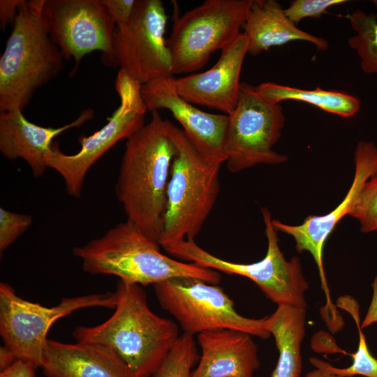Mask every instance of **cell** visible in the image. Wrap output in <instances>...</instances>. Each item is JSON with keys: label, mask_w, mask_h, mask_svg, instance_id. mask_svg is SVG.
<instances>
[{"label": "cell", "mask_w": 377, "mask_h": 377, "mask_svg": "<svg viewBox=\"0 0 377 377\" xmlns=\"http://www.w3.org/2000/svg\"><path fill=\"white\" fill-rule=\"evenodd\" d=\"M37 368L30 362L17 360L1 370L0 377H36Z\"/></svg>", "instance_id": "30"}, {"label": "cell", "mask_w": 377, "mask_h": 377, "mask_svg": "<svg viewBox=\"0 0 377 377\" xmlns=\"http://www.w3.org/2000/svg\"><path fill=\"white\" fill-rule=\"evenodd\" d=\"M253 0H206L177 17L166 40L173 75L201 70L241 33Z\"/></svg>", "instance_id": "7"}, {"label": "cell", "mask_w": 377, "mask_h": 377, "mask_svg": "<svg viewBox=\"0 0 377 377\" xmlns=\"http://www.w3.org/2000/svg\"><path fill=\"white\" fill-rule=\"evenodd\" d=\"M285 120L280 103L267 101L256 86L242 82L237 105L229 115L225 140L228 170L236 173L258 164L286 161V156L273 149Z\"/></svg>", "instance_id": "11"}, {"label": "cell", "mask_w": 377, "mask_h": 377, "mask_svg": "<svg viewBox=\"0 0 377 377\" xmlns=\"http://www.w3.org/2000/svg\"><path fill=\"white\" fill-rule=\"evenodd\" d=\"M33 223L31 215L0 208V251L2 253L24 233Z\"/></svg>", "instance_id": "27"}, {"label": "cell", "mask_w": 377, "mask_h": 377, "mask_svg": "<svg viewBox=\"0 0 377 377\" xmlns=\"http://www.w3.org/2000/svg\"><path fill=\"white\" fill-rule=\"evenodd\" d=\"M41 19L64 59H74V72L96 50L110 66L116 26L101 0H45Z\"/></svg>", "instance_id": "13"}, {"label": "cell", "mask_w": 377, "mask_h": 377, "mask_svg": "<svg viewBox=\"0 0 377 377\" xmlns=\"http://www.w3.org/2000/svg\"><path fill=\"white\" fill-rule=\"evenodd\" d=\"M267 239L265 257L253 263H239L220 258L202 247L194 239H184L163 249L179 260L196 263L202 267L228 274H236L252 280L265 295L279 305L307 307L306 292L309 284L300 259L287 260L280 249L277 230L272 224L271 213L262 209Z\"/></svg>", "instance_id": "6"}, {"label": "cell", "mask_w": 377, "mask_h": 377, "mask_svg": "<svg viewBox=\"0 0 377 377\" xmlns=\"http://www.w3.org/2000/svg\"><path fill=\"white\" fill-rule=\"evenodd\" d=\"M256 88L261 96L271 103L298 101L344 118L354 116L360 108L358 98L339 91L325 90L318 87L304 89L271 82L261 83Z\"/></svg>", "instance_id": "22"}, {"label": "cell", "mask_w": 377, "mask_h": 377, "mask_svg": "<svg viewBox=\"0 0 377 377\" xmlns=\"http://www.w3.org/2000/svg\"><path fill=\"white\" fill-rule=\"evenodd\" d=\"M115 293L64 297L59 304L47 307L19 297L8 283H0V335L3 346L15 360L40 367L47 332L58 319L89 307L114 309Z\"/></svg>", "instance_id": "10"}, {"label": "cell", "mask_w": 377, "mask_h": 377, "mask_svg": "<svg viewBox=\"0 0 377 377\" xmlns=\"http://www.w3.org/2000/svg\"><path fill=\"white\" fill-rule=\"evenodd\" d=\"M24 0H1L0 1V27L5 29L6 26L14 22L20 7Z\"/></svg>", "instance_id": "31"}, {"label": "cell", "mask_w": 377, "mask_h": 377, "mask_svg": "<svg viewBox=\"0 0 377 377\" xmlns=\"http://www.w3.org/2000/svg\"><path fill=\"white\" fill-rule=\"evenodd\" d=\"M73 252L82 261L85 272L116 276L128 283L154 285L174 277L190 276L218 284L221 279L216 270L163 254L156 242L128 220L102 237L75 246Z\"/></svg>", "instance_id": "3"}, {"label": "cell", "mask_w": 377, "mask_h": 377, "mask_svg": "<svg viewBox=\"0 0 377 377\" xmlns=\"http://www.w3.org/2000/svg\"><path fill=\"white\" fill-rule=\"evenodd\" d=\"M346 17L355 32L348 43L359 57L362 71L377 75V14L356 10Z\"/></svg>", "instance_id": "23"}, {"label": "cell", "mask_w": 377, "mask_h": 377, "mask_svg": "<svg viewBox=\"0 0 377 377\" xmlns=\"http://www.w3.org/2000/svg\"><path fill=\"white\" fill-rule=\"evenodd\" d=\"M174 78H159L142 85L141 96L147 110H169L205 158L221 164L225 163L224 145L229 116L202 111L185 101L177 92Z\"/></svg>", "instance_id": "14"}, {"label": "cell", "mask_w": 377, "mask_h": 377, "mask_svg": "<svg viewBox=\"0 0 377 377\" xmlns=\"http://www.w3.org/2000/svg\"><path fill=\"white\" fill-rule=\"evenodd\" d=\"M114 293V312L107 320L93 327L77 326L72 334L76 341L111 349L132 377L154 376L179 337L178 327L149 309L140 285L119 279Z\"/></svg>", "instance_id": "2"}, {"label": "cell", "mask_w": 377, "mask_h": 377, "mask_svg": "<svg viewBox=\"0 0 377 377\" xmlns=\"http://www.w3.org/2000/svg\"><path fill=\"white\" fill-rule=\"evenodd\" d=\"M161 308L178 322L184 333L195 334L218 329H232L263 339L271 335L265 318L244 317L223 288L202 279L174 277L153 285Z\"/></svg>", "instance_id": "8"}, {"label": "cell", "mask_w": 377, "mask_h": 377, "mask_svg": "<svg viewBox=\"0 0 377 377\" xmlns=\"http://www.w3.org/2000/svg\"><path fill=\"white\" fill-rule=\"evenodd\" d=\"M348 215L362 232L377 231V168L362 185Z\"/></svg>", "instance_id": "26"}, {"label": "cell", "mask_w": 377, "mask_h": 377, "mask_svg": "<svg viewBox=\"0 0 377 377\" xmlns=\"http://www.w3.org/2000/svg\"><path fill=\"white\" fill-rule=\"evenodd\" d=\"M221 51L209 70L174 78L178 94L193 105L216 109L230 115L239 97L241 71L248 52V39L241 33Z\"/></svg>", "instance_id": "16"}, {"label": "cell", "mask_w": 377, "mask_h": 377, "mask_svg": "<svg viewBox=\"0 0 377 377\" xmlns=\"http://www.w3.org/2000/svg\"><path fill=\"white\" fill-rule=\"evenodd\" d=\"M94 115V110L87 108L72 122L53 128L29 121L22 110L1 112L0 151L9 160L22 159L30 168L33 175L39 177L47 168V157L53 139L68 129L81 126Z\"/></svg>", "instance_id": "17"}, {"label": "cell", "mask_w": 377, "mask_h": 377, "mask_svg": "<svg viewBox=\"0 0 377 377\" xmlns=\"http://www.w3.org/2000/svg\"><path fill=\"white\" fill-rule=\"evenodd\" d=\"M40 367L46 377H132L111 349L87 341L66 343L47 339Z\"/></svg>", "instance_id": "19"}, {"label": "cell", "mask_w": 377, "mask_h": 377, "mask_svg": "<svg viewBox=\"0 0 377 377\" xmlns=\"http://www.w3.org/2000/svg\"><path fill=\"white\" fill-rule=\"evenodd\" d=\"M355 323L359 333V342L356 352L351 354L353 362L350 366L346 368H337L315 357L309 358L311 364L315 368L324 369L341 377H353L357 375L377 377V358L370 353L360 325V322Z\"/></svg>", "instance_id": "25"}, {"label": "cell", "mask_w": 377, "mask_h": 377, "mask_svg": "<svg viewBox=\"0 0 377 377\" xmlns=\"http://www.w3.org/2000/svg\"><path fill=\"white\" fill-rule=\"evenodd\" d=\"M243 28L248 39L247 53L252 56L294 40L311 43L320 50L329 48L325 38L299 29L275 0H253Z\"/></svg>", "instance_id": "20"}, {"label": "cell", "mask_w": 377, "mask_h": 377, "mask_svg": "<svg viewBox=\"0 0 377 377\" xmlns=\"http://www.w3.org/2000/svg\"><path fill=\"white\" fill-rule=\"evenodd\" d=\"M142 84L119 69L114 89L120 104L101 128L79 138L80 149L74 154L63 153L53 142L47 157V168L62 177L68 195L80 198L84 179L90 168L113 146L128 139L145 125L147 108L141 96Z\"/></svg>", "instance_id": "9"}, {"label": "cell", "mask_w": 377, "mask_h": 377, "mask_svg": "<svg viewBox=\"0 0 377 377\" xmlns=\"http://www.w3.org/2000/svg\"><path fill=\"white\" fill-rule=\"evenodd\" d=\"M201 348L191 377H253L260 367L258 346L249 333L218 329L198 334Z\"/></svg>", "instance_id": "18"}, {"label": "cell", "mask_w": 377, "mask_h": 377, "mask_svg": "<svg viewBox=\"0 0 377 377\" xmlns=\"http://www.w3.org/2000/svg\"><path fill=\"white\" fill-rule=\"evenodd\" d=\"M199 360L193 336H179L154 377H191V369Z\"/></svg>", "instance_id": "24"}, {"label": "cell", "mask_w": 377, "mask_h": 377, "mask_svg": "<svg viewBox=\"0 0 377 377\" xmlns=\"http://www.w3.org/2000/svg\"><path fill=\"white\" fill-rule=\"evenodd\" d=\"M355 173L352 184L342 201L329 213L322 216L310 215L300 225H289L272 219L277 231L291 235L297 251H308L313 256L320 277L328 309L334 307L327 287L324 265L325 243L339 221L348 215L363 183L377 168V147L371 142L360 141L355 151Z\"/></svg>", "instance_id": "15"}, {"label": "cell", "mask_w": 377, "mask_h": 377, "mask_svg": "<svg viewBox=\"0 0 377 377\" xmlns=\"http://www.w3.org/2000/svg\"><path fill=\"white\" fill-rule=\"evenodd\" d=\"M137 0H101L117 28L124 26L131 19Z\"/></svg>", "instance_id": "29"}, {"label": "cell", "mask_w": 377, "mask_h": 377, "mask_svg": "<svg viewBox=\"0 0 377 377\" xmlns=\"http://www.w3.org/2000/svg\"><path fill=\"white\" fill-rule=\"evenodd\" d=\"M372 287L373 296L371 302L360 326L362 330L377 322V276L374 279Z\"/></svg>", "instance_id": "32"}, {"label": "cell", "mask_w": 377, "mask_h": 377, "mask_svg": "<svg viewBox=\"0 0 377 377\" xmlns=\"http://www.w3.org/2000/svg\"><path fill=\"white\" fill-rule=\"evenodd\" d=\"M175 146L158 110L130 136L115 184L126 220L158 244L167 207V190Z\"/></svg>", "instance_id": "1"}, {"label": "cell", "mask_w": 377, "mask_h": 377, "mask_svg": "<svg viewBox=\"0 0 377 377\" xmlns=\"http://www.w3.org/2000/svg\"><path fill=\"white\" fill-rule=\"evenodd\" d=\"M306 309L279 305L264 325L273 335L279 351L270 377H300L302 370V342L306 332Z\"/></svg>", "instance_id": "21"}, {"label": "cell", "mask_w": 377, "mask_h": 377, "mask_svg": "<svg viewBox=\"0 0 377 377\" xmlns=\"http://www.w3.org/2000/svg\"><path fill=\"white\" fill-rule=\"evenodd\" d=\"M175 148L167 190V207L158 241L163 249L195 239L211 213L219 191L221 163L205 158L182 129L165 120Z\"/></svg>", "instance_id": "4"}, {"label": "cell", "mask_w": 377, "mask_h": 377, "mask_svg": "<svg viewBox=\"0 0 377 377\" xmlns=\"http://www.w3.org/2000/svg\"><path fill=\"white\" fill-rule=\"evenodd\" d=\"M45 0L25 1L0 58V111L23 110L63 68L61 51L41 19Z\"/></svg>", "instance_id": "5"}, {"label": "cell", "mask_w": 377, "mask_h": 377, "mask_svg": "<svg viewBox=\"0 0 377 377\" xmlns=\"http://www.w3.org/2000/svg\"><path fill=\"white\" fill-rule=\"evenodd\" d=\"M346 0H295L284 8L286 16L295 24L306 17L319 18L327 9Z\"/></svg>", "instance_id": "28"}, {"label": "cell", "mask_w": 377, "mask_h": 377, "mask_svg": "<svg viewBox=\"0 0 377 377\" xmlns=\"http://www.w3.org/2000/svg\"><path fill=\"white\" fill-rule=\"evenodd\" d=\"M304 377H341L322 368H315L309 371Z\"/></svg>", "instance_id": "33"}, {"label": "cell", "mask_w": 377, "mask_h": 377, "mask_svg": "<svg viewBox=\"0 0 377 377\" xmlns=\"http://www.w3.org/2000/svg\"><path fill=\"white\" fill-rule=\"evenodd\" d=\"M167 20L161 0H137L129 21L116 27L110 65L119 66L142 85L174 76L165 38Z\"/></svg>", "instance_id": "12"}]
</instances>
